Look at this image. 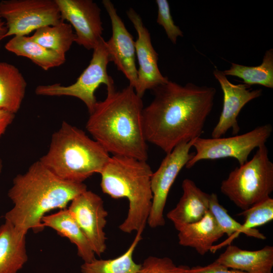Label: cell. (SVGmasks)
I'll use <instances>...</instances> for the list:
<instances>
[{
    "mask_svg": "<svg viewBox=\"0 0 273 273\" xmlns=\"http://www.w3.org/2000/svg\"><path fill=\"white\" fill-rule=\"evenodd\" d=\"M153 90V100L143 110L147 142L167 154L179 144L200 137L213 108L215 88L169 80Z\"/></svg>",
    "mask_w": 273,
    "mask_h": 273,
    "instance_id": "obj_1",
    "label": "cell"
},
{
    "mask_svg": "<svg viewBox=\"0 0 273 273\" xmlns=\"http://www.w3.org/2000/svg\"><path fill=\"white\" fill-rule=\"evenodd\" d=\"M143 109L142 98L129 85L107 92L89 113L86 129L108 153L147 161Z\"/></svg>",
    "mask_w": 273,
    "mask_h": 273,
    "instance_id": "obj_2",
    "label": "cell"
},
{
    "mask_svg": "<svg viewBox=\"0 0 273 273\" xmlns=\"http://www.w3.org/2000/svg\"><path fill=\"white\" fill-rule=\"evenodd\" d=\"M86 190L83 183L61 179L37 160L13 179L8 195L14 206L5 214V220L20 231L39 233L44 229L41 220L47 213L66 208Z\"/></svg>",
    "mask_w": 273,
    "mask_h": 273,
    "instance_id": "obj_3",
    "label": "cell"
},
{
    "mask_svg": "<svg viewBox=\"0 0 273 273\" xmlns=\"http://www.w3.org/2000/svg\"><path fill=\"white\" fill-rule=\"evenodd\" d=\"M153 172L146 161L118 155L110 157L100 173L103 192L113 199L126 198L128 212L119 230L144 231L152 207Z\"/></svg>",
    "mask_w": 273,
    "mask_h": 273,
    "instance_id": "obj_4",
    "label": "cell"
},
{
    "mask_svg": "<svg viewBox=\"0 0 273 273\" xmlns=\"http://www.w3.org/2000/svg\"><path fill=\"white\" fill-rule=\"evenodd\" d=\"M110 157L96 141L64 121L52 134L47 153L39 160L61 179L83 183L100 174Z\"/></svg>",
    "mask_w": 273,
    "mask_h": 273,
    "instance_id": "obj_5",
    "label": "cell"
},
{
    "mask_svg": "<svg viewBox=\"0 0 273 273\" xmlns=\"http://www.w3.org/2000/svg\"><path fill=\"white\" fill-rule=\"evenodd\" d=\"M220 191L243 211L270 197L273 191V163L265 145L258 148L250 160L230 172L222 181Z\"/></svg>",
    "mask_w": 273,
    "mask_h": 273,
    "instance_id": "obj_6",
    "label": "cell"
},
{
    "mask_svg": "<svg viewBox=\"0 0 273 273\" xmlns=\"http://www.w3.org/2000/svg\"><path fill=\"white\" fill-rule=\"evenodd\" d=\"M92 58L87 67L76 81L71 85L60 83L38 85L35 93L43 96H70L80 100L90 113L97 102L95 93L102 84L107 86V92L115 89L112 78L107 73V66L111 61L106 41L102 37L93 50Z\"/></svg>",
    "mask_w": 273,
    "mask_h": 273,
    "instance_id": "obj_7",
    "label": "cell"
},
{
    "mask_svg": "<svg viewBox=\"0 0 273 273\" xmlns=\"http://www.w3.org/2000/svg\"><path fill=\"white\" fill-rule=\"evenodd\" d=\"M272 127L270 124L257 126L245 133L230 137L205 139L196 138L192 145L196 150L185 167L190 169L204 160L235 158L242 165L248 161L251 152L265 143L270 136Z\"/></svg>",
    "mask_w": 273,
    "mask_h": 273,
    "instance_id": "obj_8",
    "label": "cell"
},
{
    "mask_svg": "<svg viewBox=\"0 0 273 273\" xmlns=\"http://www.w3.org/2000/svg\"><path fill=\"white\" fill-rule=\"evenodd\" d=\"M0 18L5 20L8 30L6 37L26 36L62 20L55 0H2Z\"/></svg>",
    "mask_w": 273,
    "mask_h": 273,
    "instance_id": "obj_9",
    "label": "cell"
},
{
    "mask_svg": "<svg viewBox=\"0 0 273 273\" xmlns=\"http://www.w3.org/2000/svg\"><path fill=\"white\" fill-rule=\"evenodd\" d=\"M195 139L183 142L166 154L157 170L153 172L151 178L152 204L147 221L150 227L165 225L163 212L169 192L179 172L194 155L190 151Z\"/></svg>",
    "mask_w": 273,
    "mask_h": 273,
    "instance_id": "obj_10",
    "label": "cell"
},
{
    "mask_svg": "<svg viewBox=\"0 0 273 273\" xmlns=\"http://www.w3.org/2000/svg\"><path fill=\"white\" fill-rule=\"evenodd\" d=\"M68 209L87 239L95 254L100 256L107 248V237L104 229L108 214L101 197L87 190L71 201Z\"/></svg>",
    "mask_w": 273,
    "mask_h": 273,
    "instance_id": "obj_11",
    "label": "cell"
},
{
    "mask_svg": "<svg viewBox=\"0 0 273 273\" xmlns=\"http://www.w3.org/2000/svg\"><path fill=\"white\" fill-rule=\"evenodd\" d=\"M62 20L75 30V42L87 50H93L102 38L101 9L92 0H55Z\"/></svg>",
    "mask_w": 273,
    "mask_h": 273,
    "instance_id": "obj_12",
    "label": "cell"
},
{
    "mask_svg": "<svg viewBox=\"0 0 273 273\" xmlns=\"http://www.w3.org/2000/svg\"><path fill=\"white\" fill-rule=\"evenodd\" d=\"M126 15L138 34L135 47L139 68L134 89L142 98L147 90L154 89L167 82L169 79L164 76L159 69L158 54L152 44L150 33L144 25L142 18L131 8L126 11Z\"/></svg>",
    "mask_w": 273,
    "mask_h": 273,
    "instance_id": "obj_13",
    "label": "cell"
},
{
    "mask_svg": "<svg viewBox=\"0 0 273 273\" xmlns=\"http://www.w3.org/2000/svg\"><path fill=\"white\" fill-rule=\"evenodd\" d=\"M213 74L223 93V105L218 121L212 130L211 138L222 137L230 129L233 134L237 135L240 131L237 117L241 110L249 102L259 97L262 90H252L244 83L233 84L216 68Z\"/></svg>",
    "mask_w": 273,
    "mask_h": 273,
    "instance_id": "obj_14",
    "label": "cell"
},
{
    "mask_svg": "<svg viewBox=\"0 0 273 273\" xmlns=\"http://www.w3.org/2000/svg\"><path fill=\"white\" fill-rule=\"evenodd\" d=\"M102 4L110 17L112 26V36L106 41L111 60L126 77L129 85L134 88L138 77L135 41L113 4L110 0H103Z\"/></svg>",
    "mask_w": 273,
    "mask_h": 273,
    "instance_id": "obj_15",
    "label": "cell"
},
{
    "mask_svg": "<svg viewBox=\"0 0 273 273\" xmlns=\"http://www.w3.org/2000/svg\"><path fill=\"white\" fill-rule=\"evenodd\" d=\"M181 188L183 195L178 202L167 214L177 231L186 224L199 221L209 211V194L189 178L183 181Z\"/></svg>",
    "mask_w": 273,
    "mask_h": 273,
    "instance_id": "obj_16",
    "label": "cell"
},
{
    "mask_svg": "<svg viewBox=\"0 0 273 273\" xmlns=\"http://www.w3.org/2000/svg\"><path fill=\"white\" fill-rule=\"evenodd\" d=\"M228 268L247 273H271L273 267V247L249 251L229 245L215 260Z\"/></svg>",
    "mask_w": 273,
    "mask_h": 273,
    "instance_id": "obj_17",
    "label": "cell"
},
{
    "mask_svg": "<svg viewBox=\"0 0 273 273\" xmlns=\"http://www.w3.org/2000/svg\"><path fill=\"white\" fill-rule=\"evenodd\" d=\"M26 234L6 220L0 226V273H17L27 262Z\"/></svg>",
    "mask_w": 273,
    "mask_h": 273,
    "instance_id": "obj_18",
    "label": "cell"
},
{
    "mask_svg": "<svg viewBox=\"0 0 273 273\" xmlns=\"http://www.w3.org/2000/svg\"><path fill=\"white\" fill-rule=\"evenodd\" d=\"M177 231L179 244L195 249L201 255L210 251L213 244L224 235L209 211L199 221Z\"/></svg>",
    "mask_w": 273,
    "mask_h": 273,
    "instance_id": "obj_19",
    "label": "cell"
},
{
    "mask_svg": "<svg viewBox=\"0 0 273 273\" xmlns=\"http://www.w3.org/2000/svg\"><path fill=\"white\" fill-rule=\"evenodd\" d=\"M41 221L44 228L53 229L58 235L67 238L75 244L78 255L84 262H89L96 258L89 242L68 209H60L55 213L46 215Z\"/></svg>",
    "mask_w": 273,
    "mask_h": 273,
    "instance_id": "obj_20",
    "label": "cell"
},
{
    "mask_svg": "<svg viewBox=\"0 0 273 273\" xmlns=\"http://www.w3.org/2000/svg\"><path fill=\"white\" fill-rule=\"evenodd\" d=\"M27 82L15 66L0 62V109L15 114L24 98Z\"/></svg>",
    "mask_w": 273,
    "mask_h": 273,
    "instance_id": "obj_21",
    "label": "cell"
},
{
    "mask_svg": "<svg viewBox=\"0 0 273 273\" xmlns=\"http://www.w3.org/2000/svg\"><path fill=\"white\" fill-rule=\"evenodd\" d=\"M5 48L18 56L29 59L45 71L59 67L66 61L65 55L43 47L29 36H14Z\"/></svg>",
    "mask_w": 273,
    "mask_h": 273,
    "instance_id": "obj_22",
    "label": "cell"
},
{
    "mask_svg": "<svg viewBox=\"0 0 273 273\" xmlns=\"http://www.w3.org/2000/svg\"><path fill=\"white\" fill-rule=\"evenodd\" d=\"M239 215L243 216L245 218L244 222L242 224L239 231L223 243L213 246L210 251L214 253L218 248L226 244L230 245L241 233L258 239H265L266 237L255 228L262 225L273 219V199L269 197L243 210Z\"/></svg>",
    "mask_w": 273,
    "mask_h": 273,
    "instance_id": "obj_23",
    "label": "cell"
},
{
    "mask_svg": "<svg viewBox=\"0 0 273 273\" xmlns=\"http://www.w3.org/2000/svg\"><path fill=\"white\" fill-rule=\"evenodd\" d=\"M143 231H139L126 251L115 258L97 259L84 262L81 266L82 273H138L141 264H137L133 259V254L142 239Z\"/></svg>",
    "mask_w": 273,
    "mask_h": 273,
    "instance_id": "obj_24",
    "label": "cell"
},
{
    "mask_svg": "<svg viewBox=\"0 0 273 273\" xmlns=\"http://www.w3.org/2000/svg\"><path fill=\"white\" fill-rule=\"evenodd\" d=\"M29 37L43 47L65 55L76 39L71 25L63 20L39 28Z\"/></svg>",
    "mask_w": 273,
    "mask_h": 273,
    "instance_id": "obj_25",
    "label": "cell"
},
{
    "mask_svg": "<svg viewBox=\"0 0 273 273\" xmlns=\"http://www.w3.org/2000/svg\"><path fill=\"white\" fill-rule=\"evenodd\" d=\"M225 75L239 77L244 84L250 86L259 84L266 87L273 88V50L266 51L260 65L248 66L234 63L229 69L222 71Z\"/></svg>",
    "mask_w": 273,
    "mask_h": 273,
    "instance_id": "obj_26",
    "label": "cell"
},
{
    "mask_svg": "<svg viewBox=\"0 0 273 273\" xmlns=\"http://www.w3.org/2000/svg\"><path fill=\"white\" fill-rule=\"evenodd\" d=\"M209 211L223 233L229 237L236 233L241 226L242 224L232 218L219 203L215 193L209 194Z\"/></svg>",
    "mask_w": 273,
    "mask_h": 273,
    "instance_id": "obj_27",
    "label": "cell"
},
{
    "mask_svg": "<svg viewBox=\"0 0 273 273\" xmlns=\"http://www.w3.org/2000/svg\"><path fill=\"white\" fill-rule=\"evenodd\" d=\"M188 267L177 266L169 257L150 256L141 264L138 273H185Z\"/></svg>",
    "mask_w": 273,
    "mask_h": 273,
    "instance_id": "obj_28",
    "label": "cell"
},
{
    "mask_svg": "<svg viewBox=\"0 0 273 273\" xmlns=\"http://www.w3.org/2000/svg\"><path fill=\"white\" fill-rule=\"evenodd\" d=\"M156 3L158 8L157 23L163 27L168 38L173 44H175L177 37L184 36L183 32L174 24L168 1L156 0Z\"/></svg>",
    "mask_w": 273,
    "mask_h": 273,
    "instance_id": "obj_29",
    "label": "cell"
},
{
    "mask_svg": "<svg viewBox=\"0 0 273 273\" xmlns=\"http://www.w3.org/2000/svg\"><path fill=\"white\" fill-rule=\"evenodd\" d=\"M185 273H247L240 270L231 269L214 261L206 266L188 267Z\"/></svg>",
    "mask_w": 273,
    "mask_h": 273,
    "instance_id": "obj_30",
    "label": "cell"
},
{
    "mask_svg": "<svg viewBox=\"0 0 273 273\" xmlns=\"http://www.w3.org/2000/svg\"><path fill=\"white\" fill-rule=\"evenodd\" d=\"M15 114L0 109V138L4 134L8 127L12 123Z\"/></svg>",
    "mask_w": 273,
    "mask_h": 273,
    "instance_id": "obj_31",
    "label": "cell"
},
{
    "mask_svg": "<svg viewBox=\"0 0 273 273\" xmlns=\"http://www.w3.org/2000/svg\"><path fill=\"white\" fill-rule=\"evenodd\" d=\"M7 31L5 23L0 18V41L6 37Z\"/></svg>",
    "mask_w": 273,
    "mask_h": 273,
    "instance_id": "obj_32",
    "label": "cell"
},
{
    "mask_svg": "<svg viewBox=\"0 0 273 273\" xmlns=\"http://www.w3.org/2000/svg\"><path fill=\"white\" fill-rule=\"evenodd\" d=\"M3 169V162L2 159L0 158V173L2 172Z\"/></svg>",
    "mask_w": 273,
    "mask_h": 273,
    "instance_id": "obj_33",
    "label": "cell"
}]
</instances>
